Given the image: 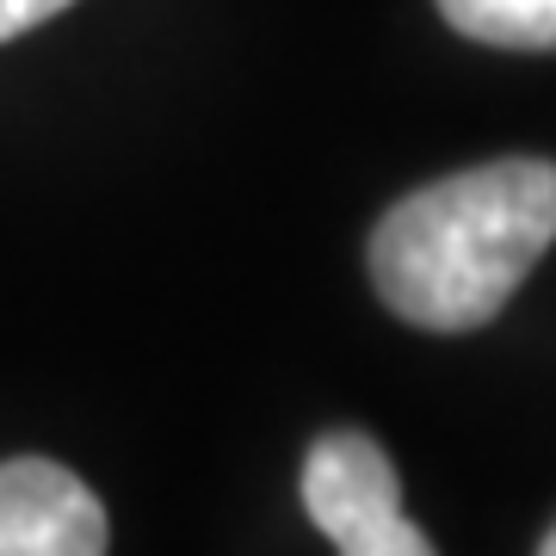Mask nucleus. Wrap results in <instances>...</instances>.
Returning a JSON list of instances; mask_svg holds the SVG:
<instances>
[{
    "label": "nucleus",
    "instance_id": "3",
    "mask_svg": "<svg viewBox=\"0 0 556 556\" xmlns=\"http://www.w3.org/2000/svg\"><path fill=\"white\" fill-rule=\"evenodd\" d=\"M112 526L93 489L50 457L0 464V556H105Z\"/></svg>",
    "mask_w": 556,
    "mask_h": 556
},
{
    "label": "nucleus",
    "instance_id": "1",
    "mask_svg": "<svg viewBox=\"0 0 556 556\" xmlns=\"http://www.w3.org/2000/svg\"><path fill=\"white\" fill-rule=\"evenodd\" d=\"M556 241V161L507 155L420 186L371 236V285L415 328L470 334L495 321Z\"/></svg>",
    "mask_w": 556,
    "mask_h": 556
},
{
    "label": "nucleus",
    "instance_id": "2",
    "mask_svg": "<svg viewBox=\"0 0 556 556\" xmlns=\"http://www.w3.org/2000/svg\"><path fill=\"white\" fill-rule=\"evenodd\" d=\"M303 514L340 556H433L427 532L402 514L396 464L371 433H321L303 457Z\"/></svg>",
    "mask_w": 556,
    "mask_h": 556
},
{
    "label": "nucleus",
    "instance_id": "4",
    "mask_svg": "<svg viewBox=\"0 0 556 556\" xmlns=\"http://www.w3.org/2000/svg\"><path fill=\"white\" fill-rule=\"evenodd\" d=\"M439 13L489 50H556V0H439Z\"/></svg>",
    "mask_w": 556,
    "mask_h": 556
},
{
    "label": "nucleus",
    "instance_id": "6",
    "mask_svg": "<svg viewBox=\"0 0 556 556\" xmlns=\"http://www.w3.org/2000/svg\"><path fill=\"white\" fill-rule=\"evenodd\" d=\"M538 556H556V526H551V538H544V551H538Z\"/></svg>",
    "mask_w": 556,
    "mask_h": 556
},
{
    "label": "nucleus",
    "instance_id": "5",
    "mask_svg": "<svg viewBox=\"0 0 556 556\" xmlns=\"http://www.w3.org/2000/svg\"><path fill=\"white\" fill-rule=\"evenodd\" d=\"M62 7H75V0H0V43L43 25V20H56Z\"/></svg>",
    "mask_w": 556,
    "mask_h": 556
}]
</instances>
